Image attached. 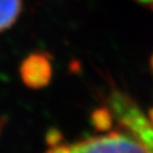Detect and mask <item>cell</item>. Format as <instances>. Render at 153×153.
I'll return each instance as SVG.
<instances>
[{"label":"cell","instance_id":"1","mask_svg":"<svg viewBox=\"0 0 153 153\" xmlns=\"http://www.w3.org/2000/svg\"><path fill=\"white\" fill-rule=\"evenodd\" d=\"M47 153H150V151L131 133L112 131L88 137L71 145L60 144L51 148Z\"/></svg>","mask_w":153,"mask_h":153},{"label":"cell","instance_id":"2","mask_svg":"<svg viewBox=\"0 0 153 153\" xmlns=\"http://www.w3.org/2000/svg\"><path fill=\"white\" fill-rule=\"evenodd\" d=\"M109 104L118 123L140 140L150 153H153V124L151 120L124 93L117 91L112 93Z\"/></svg>","mask_w":153,"mask_h":153},{"label":"cell","instance_id":"3","mask_svg":"<svg viewBox=\"0 0 153 153\" xmlns=\"http://www.w3.org/2000/svg\"><path fill=\"white\" fill-rule=\"evenodd\" d=\"M19 76L31 90H41L52 78V64L48 53L36 51L24 58L19 66Z\"/></svg>","mask_w":153,"mask_h":153},{"label":"cell","instance_id":"4","mask_svg":"<svg viewBox=\"0 0 153 153\" xmlns=\"http://www.w3.org/2000/svg\"><path fill=\"white\" fill-rule=\"evenodd\" d=\"M23 10V0H0V32L10 28Z\"/></svg>","mask_w":153,"mask_h":153},{"label":"cell","instance_id":"5","mask_svg":"<svg viewBox=\"0 0 153 153\" xmlns=\"http://www.w3.org/2000/svg\"><path fill=\"white\" fill-rule=\"evenodd\" d=\"M93 126L98 131H107L111 127V114L109 109H98L92 114L91 117Z\"/></svg>","mask_w":153,"mask_h":153},{"label":"cell","instance_id":"6","mask_svg":"<svg viewBox=\"0 0 153 153\" xmlns=\"http://www.w3.org/2000/svg\"><path fill=\"white\" fill-rule=\"evenodd\" d=\"M47 141L50 145L56 146V145H59L61 141V134L57 129H51V131L47 134Z\"/></svg>","mask_w":153,"mask_h":153},{"label":"cell","instance_id":"7","mask_svg":"<svg viewBox=\"0 0 153 153\" xmlns=\"http://www.w3.org/2000/svg\"><path fill=\"white\" fill-rule=\"evenodd\" d=\"M135 1H137L138 4L145 6L146 8H150V9L153 10V0H135Z\"/></svg>","mask_w":153,"mask_h":153},{"label":"cell","instance_id":"8","mask_svg":"<svg viewBox=\"0 0 153 153\" xmlns=\"http://www.w3.org/2000/svg\"><path fill=\"white\" fill-rule=\"evenodd\" d=\"M151 67H152V71H153V56L152 58H151ZM150 120H151V123L153 124V109L150 111V118H149Z\"/></svg>","mask_w":153,"mask_h":153}]
</instances>
